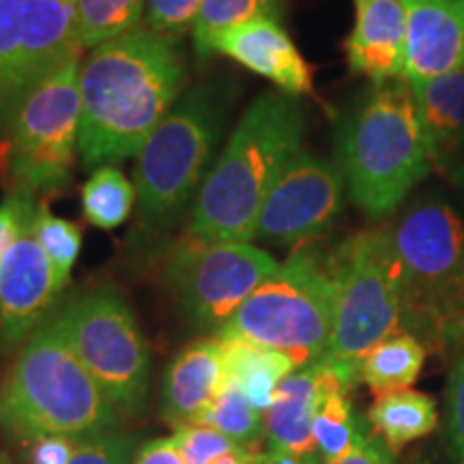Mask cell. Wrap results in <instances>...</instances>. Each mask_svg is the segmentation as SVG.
<instances>
[{
	"mask_svg": "<svg viewBox=\"0 0 464 464\" xmlns=\"http://www.w3.org/2000/svg\"><path fill=\"white\" fill-rule=\"evenodd\" d=\"M172 445L185 464H216L218 458L235 448L237 443L213 428L191 423L174 432Z\"/></svg>",
	"mask_w": 464,
	"mask_h": 464,
	"instance_id": "f1b7e54d",
	"label": "cell"
},
{
	"mask_svg": "<svg viewBox=\"0 0 464 464\" xmlns=\"http://www.w3.org/2000/svg\"><path fill=\"white\" fill-rule=\"evenodd\" d=\"M80 65L73 54L45 75L0 131V179L9 191L67 188L80 138Z\"/></svg>",
	"mask_w": 464,
	"mask_h": 464,
	"instance_id": "ba28073f",
	"label": "cell"
},
{
	"mask_svg": "<svg viewBox=\"0 0 464 464\" xmlns=\"http://www.w3.org/2000/svg\"><path fill=\"white\" fill-rule=\"evenodd\" d=\"M451 177H454V181L464 189V153H462L460 161H458V164H456L454 170H451Z\"/></svg>",
	"mask_w": 464,
	"mask_h": 464,
	"instance_id": "74e56055",
	"label": "cell"
},
{
	"mask_svg": "<svg viewBox=\"0 0 464 464\" xmlns=\"http://www.w3.org/2000/svg\"><path fill=\"white\" fill-rule=\"evenodd\" d=\"M335 282L334 329L321 359L353 365L404 324L402 280L390 232H362L348 239L332 265Z\"/></svg>",
	"mask_w": 464,
	"mask_h": 464,
	"instance_id": "9c48e42d",
	"label": "cell"
},
{
	"mask_svg": "<svg viewBox=\"0 0 464 464\" xmlns=\"http://www.w3.org/2000/svg\"><path fill=\"white\" fill-rule=\"evenodd\" d=\"M0 421L26 440H92L112 434L123 417L69 346L56 318H48L20 348L0 392Z\"/></svg>",
	"mask_w": 464,
	"mask_h": 464,
	"instance_id": "3957f363",
	"label": "cell"
},
{
	"mask_svg": "<svg viewBox=\"0 0 464 464\" xmlns=\"http://www.w3.org/2000/svg\"><path fill=\"white\" fill-rule=\"evenodd\" d=\"M321 456H293L284 451H266L258 454L256 464H321Z\"/></svg>",
	"mask_w": 464,
	"mask_h": 464,
	"instance_id": "8d00e7d4",
	"label": "cell"
},
{
	"mask_svg": "<svg viewBox=\"0 0 464 464\" xmlns=\"http://www.w3.org/2000/svg\"><path fill=\"white\" fill-rule=\"evenodd\" d=\"M228 381L224 346L219 340L189 344L170 363L161 385V415L174 428L191 426L205 415Z\"/></svg>",
	"mask_w": 464,
	"mask_h": 464,
	"instance_id": "ac0fdd59",
	"label": "cell"
},
{
	"mask_svg": "<svg viewBox=\"0 0 464 464\" xmlns=\"http://www.w3.org/2000/svg\"><path fill=\"white\" fill-rule=\"evenodd\" d=\"M73 54V0H0V131L28 92Z\"/></svg>",
	"mask_w": 464,
	"mask_h": 464,
	"instance_id": "7c38bea8",
	"label": "cell"
},
{
	"mask_svg": "<svg viewBox=\"0 0 464 464\" xmlns=\"http://www.w3.org/2000/svg\"><path fill=\"white\" fill-rule=\"evenodd\" d=\"M390 237L402 280V327L439 346L464 338L460 216L445 202H420L400 219Z\"/></svg>",
	"mask_w": 464,
	"mask_h": 464,
	"instance_id": "8992f818",
	"label": "cell"
},
{
	"mask_svg": "<svg viewBox=\"0 0 464 464\" xmlns=\"http://www.w3.org/2000/svg\"><path fill=\"white\" fill-rule=\"evenodd\" d=\"M130 454L131 440L112 432L84 440L69 464H130Z\"/></svg>",
	"mask_w": 464,
	"mask_h": 464,
	"instance_id": "d6a6232c",
	"label": "cell"
},
{
	"mask_svg": "<svg viewBox=\"0 0 464 464\" xmlns=\"http://www.w3.org/2000/svg\"><path fill=\"white\" fill-rule=\"evenodd\" d=\"M448 437L454 464H464V344L450 372Z\"/></svg>",
	"mask_w": 464,
	"mask_h": 464,
	"instance_id": "1f68e13d",
	"label": "cell"
},
{
	"mask_svg": "<svg viewBox=\"0 0 464 464\" xmlns=\"http://www.w3.org/2000/svg\"><path fill=\"white\" fill-rule=\"evenodd\" d=\"M344 185L338 166L299 150L266 196L252 241L299 246L321 237L342 211Z\"/></svg>",
	"mask_w": 464,
	"mask_h": 464,
	"instance_id": "4fadbf2b",
	"label": "cell"
},
{
	"mask_svg": "<svg viewBox=\"0 0 464 464\" xmlns=\"http://www.w3.org/2000/svg\"><path fill=\"white\" fill-rule=\"evenodd\" d=\"M228 379L237 381L260 413L274 404L280 382L297 370L293 359L284 353L271 351L246 342H222Z\"/></svg>",
	"mask_w": 464,
	"mask_h": 464,
	"instance_id": "44dd1931",
	"label": "cell"
},
{
	"mask_svg": "<svg viewBox=\"0 0 464 464\" xmlns=\"http://www.w3.org/2000/svg\"><path fill=\"white\" fill-rule=\"evenodd\" d=\"M136 464H185L179 451L174 450L172 439H155L142 448Z\"/></svg>",
	"mask_w": 464,
	"mask_h": 464,
	"instance_id": "d590c367",
	"label": "cell"
},
{
	"mask_svg": "<svg viewBox=\"0 0 464 464\" xmlns=\"http://www.w3.org/2000/svg\"><path fill=\"white\" fill-rule=\"evenodd\" d=\"M355 24L344 50L353 73L374 84L404 80L406 24L400 0H353Z\"/></svg>",
	"mask_w": 464,
	"mask_h": 464,
	"instance_id": "e0dca14e",
	"label": "cell"
},
{
	"mask_svg": "<svg viewBox=\"0 0 464 464\" xmlns=\"http://www.w3.org/2000/svg\"><path fill=\"white\" fill-rule=\"evenodd\" d=\"M133 205H136V185L116 166L92 170L82 188L84 216L97 228L112 230L127 222Z\"/></svg>",
	"mask_w": 464,
	"mask_h": 464,
	"instance_id": "4316f807",
	"label": "cell"
},
{
	"mask_svg": "<svg viewBox=\"0 0 464 464\" xmlns=\"http://www.w3.org/2000/svg\"><path fill=\"white\" fill-rule=\"evenodd\" d=\"M33 237L48 256L58 288L63 290L82 249V232L69 219L54 216L48 207H39L33 222Z\"/></svg>",
	"mask_w": 464,
	"mask_h": 464,
	"instance_id": "83f0119b",
	"label": "cell"
},
{
	"mask_svg": "<svg viewBox=\"0 0 464 464\" xmlns=\"http://www.w3.org/2000/svg\"><path fill=\"white\" fill-rule=\"evenodd\" d=\"M327 464H393L392 450L376 434H370L359 448Z\"/></svg>",
	"mask_w": 464,
	"mask_h": 464,
	"instance_id": "e575fe53",
	"label": "cell"
},
{
	"mask_svg": "<svg viewBox=\"0 0 464 464\" xmlns=\"http://www.w3.org/2000/svg\"><path fill=\"white\" fill-rule=\"evenodd\" d=\"M63 335L121 417L142 415L150 355L130 305L114 290H92L54 316Z\"/></svg>",
	"mask_w": 464,
	"mask_h": 464,
	"instance_id": "30bf717a",
	"label": "cell"
},
{
	"mask_svg": "<svg viewBox=\"0 0 464 464\" xmlns=\"http://www.w3.org/2000/svg\"><path fill=\"white\" fill-rule=\"evenodd\" d=\"M368 417L376 437L392 451L402 450L411 440L428 437L439 421L434 400L413 390L376 396Z\"/></svg>",
	"mask_w": 464,
	"mask_h": 464,
	"instance_id": "7402d4cb",
	"label": "cell"
},
{
	"mask_svg": "<svg viewBox=\"0 0 464 464\" xmlns=\"http://www.w3.org/2000/svg\"><path fill=\"white\" fill-rule=\"evenodd\" d=\"M406 24V82L464 67V0H400Z\"/></svg>",
	"mask_w": 464,
	"mask_h": 464,
	"instance_id": "9a60e30c",
	"label": "cell"
},
{
	"mask_svg": "<svg viewBox=\"0 0 464 464\" xmlns=\"http://www.w3.org/2000/svg\"><path fill=\"white\" fill-rule=\"evenodd\" d=\"M284 14V0H202L196 24L191 28L194 50L200 61L216 54L219 34L252 20H277Z\"/></svg>",
	"mask_w": 464,
	"mask_h": 464,
	"instance_id": "d4e9b609",
	"label": "cell"
},
{
	"mask_svg": "<svg viewBox=\"0 0 464 464\" xmlns=\"http://www.w3.org/2000/svg\"><path fill=\"white\" fill-rule=\"evenodd\" d=\"M426 362V346L413 334H393L376 344L359 365V379L376 396L404 392L420 376Z\"/></svg>",
	"mask_w": 464,
	"mask_h": 464,
	"instance_id": "603a6c76",
	"label": "cell"
},
{
	"mask_svg": "<svg viewBox=\"0 0 464 464\" xmlns=\"http://www.w3.org/2000/svg\"><path fill=\"white\" fill-rule=\"evenodd\" d=\"M228 91L205 82L185 91L136 155V205L144 224L164 228L181 216L211 172Z\"/></svg>",
	"mask_w": 464,
	"mask_h": 464,
	"instance_id": "5b68a950",
	"label": "cell"
},
{
	"mask_svg": "<svg viewBox=\"0 0 464 464\" xmlns=\"http://www.w3.org/2000/svg\"><path fill=\"white\" fill-rule=\"evenodd\" d=\"M342 174L370 218L396 211L432 170V155L406 80L376 84L342 131Z\"/></svg>",
	"mask_w": 464,
	"mask_h": 464,
	"instance_id": "277c9868",
	"label": "cell"
},
{
	"mask_svg": "<svg viewBox=\"0 0 464 464\" xmlns=\"http://www.w3.org/2000/svg\"><path fill=\"white\" fill-rule=\"evenodd\" d=\"M409 84L430 147L432 166L451 172L464 153V67Z\"/></svg>",
	"mask_w": 464,
	"mask_h": 464,
	"instance_id": "d6986e66",
	"label": "cell"
},
{
	"mask_svg": "<svg viewBox=\"0 0 464 464\" xmlns=\"http://www.w3.org/2000/svg\"><path fill=\"white\" fill-rule=\"evenodd\" d=\"M202 0H147L144 26L164 37L181 39L191 33Z\"/></svg>",
	"mask_w": 464,
	"mask_h": 464,
	"instance_id": "f546056e",
	"label": "cell"
},
{
	"mask_svg": "<svg viewBox=\"0 0 464 464\" xmlns=\"http://www.w3.org/2000/svg\"><path fill=\"white\" fill-rule=\"evenodd\" d=\"M277 269L280 263L252 243H207L188 235L168 254L164 277L189 323L218 335Z\"/></svg>",
	"mask_w": 464,
	"mask_h": 464,
	"instance_id": "8fae6325",
	"label": "cell"
},
{
	"mask_svg": "<svg viewBox=\"0 0 464 464\" xmlns=\"http://www.w3.org/2000/svg\"><path fill=\"white\" fill-rule=\"evenodd\" d=\"M305 114L297 97L263 92L246 110L196 196L189 237L207 243L252 241L258 213L284 168L301 150Z\"/></svg>",
	"mask_w": 464,
	"mask_h": 464,
	"instance_id": "7a4b0ae2",
	"label": "cell"
},
{
	"mask_svg": "<svg viewBox=\"0 0 464 464\" xmlns=\"http://www.w3.org/2000/svg\"><path fill=\"white\" fill-rule=\"evenodd\" d=\"M37 196L24 191H9L0 205V260L9 252L11 246L33 228L37 218Z\"/></svg>",
	"mask_w": 464,
	"mask_h": 464,
	"instance_id": "4dcf8cb0",
	"label": "cell"
},
{
	"mask_svg": "<svg viewBox=\"0 0 464 464\" xmlns=\"http://www.w3.org/2000/svg\"><path fill=\"white\" fill-rule=\"evenodd\" d=\"M147 0H73L75 44L95 50L142 26Z\"/></svg>",
	"mask_w": 464,
	"mask_h": 464,
	"instance_id": "cb8c5ba5",
	"label": "cell"
},
{
	"mask_svg": "<svg viewBox=\"0 0 464 464\" xmlns=\"http://www.w3.org/2000/svg\"><path fill=\"white\" fill-rule=\"evenodd\" d=\"M334 310L332 271H324L314 254L297 252L249 295L218 340L271 348L304 368L327 351Z\"/></svg>",
	"mask_w": 464,
	"mask_h": 464,
	"instance_id": "52a82bcc",
	"label": "cell"
},
{
	"mask_svg": "<svg viewBox=\"0 0 464 464\" xmlns=\"http://www.w3.org/2000/svg\"><path fill=\"white\" fill-rule=\"evenodd\" d=\"M226 54L277 89L299 97L312 92V69L277 20H252L219 34L216 54Z\"/></svg>",
	"mask_w": 464,
	"mask_h": 464,
	"instance_id": "2e32d148",
	"label": "cell"
},
{
	"mask_svg": "<svg viewBox=\"0 0 464 464\" xmlns=\"http://www.w3.org/2000/svg\"><path fill=\"white\" fill-rule=\"evenodd\" d=\"M82 443L67 437L34 439L28 448V464H69Z\"/></svg>",
	"mask_w": 464,
	"mask_h": 464,
	"instance_id": "836d02e7",
	"label": "cell"
},
{
	"mask_svg": "<svg viewBox=\"0 0 464 464\" xmlns=\"http://www.w3.org/2000/svg\"><path fill=\"white\" fill-rule=\"evenodd\" d=\"M188 63L181 39L147 26L97 45L80 65V138L84 168L136 158L183 95Z\"/></svg>",
	"mask_w": 464,
	"mask_h": 464,
	"instance_id": "6da1fadb",
	"label": "cell"
},
{
	"mask_svg": "<svg viewBox=\"0 0 464 464\" xmlns=\"http://www.w3.org/2000/svg\"><path fill=\"white\" fill-rule=\"evenodd\" d=\"M58 293L54 269L31 228L0 260V348L24 344Z\"/></svg>",
	"mask_w": 464,
	"mask_h": 464,
	"instance_id": "5bb4252c",
	"label": "cell"
},
{
	"mask_svg": "<svg viewBox=\"0 0 464 464\" xmlns=\"http://www.w3.org/2000/svg\"><path fill=\"white\" fill-rule=\"evenodd\" d=\"M318 381H321V368L314 362L295 370L280 382L274 404L265 417V432L271 451L318 456L314 443Z\"/></svg>",
	"mask_w": 464,
	"mask_h": 464,
	"instance_id": "ffe728a7",
	"label": "cell"
},
{
	"mask_svg": "<svg viewBox=\"0 0 464 464\" xmlns=\"http://www.w3.org/2000/svg\"><path fill=\"white\" fill-rule=\"evenodd\" d=\"M196 423L222 432L224 437L247 450H256L265 437L263 413L249 402L239 382L232 379L226 381L224 390Z\"/></svg>",
	"mask_w": 464,
	"mask_h": 464,
	"instance_id": "484cf974",
	"label": "cell"
}]
</instances>
